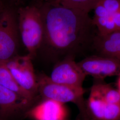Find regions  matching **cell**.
I'll list each match as a JSON object with an SVG mask.
<instances>
[{
  "instance_id": "obj_8",
  "label": "cell",
  "mask_w": 120,
  "mask_h": 120,
  "mask_svg": "<svg viewBox=\"0 0 120 120\" xmlns=\"http://www.w3.org/2000/svg\"><path fill=\"white\" fill-rule=\"evenodd\" d=\"M86 76L104 79L120 75V62L104 56L92 54L77 62Z\"/></svg>"
},
{
  "instance_id": "obj_3",
  "label": "cell",
  "mask_w": 120,
  "mask_h": 120,
  "mask_svg": "<svg viewBox=\"0 0 120 120\" xmlns=\"http://www.w3.org/2000/svg\"><path fill=\"white\" fill-rule=\"evenodd\" d=\"M20 40L16 9L6 6L0 14V62L18 55Z\"/></svg>"
},
{
  "instance_id": "obj_18",
  "label": "cell",
  "mask_w": 120,
  "mask_h": 120,
  "mask_svg": "<svg viewBox=\"0 0 120 120\" xmlns=\"http://www.w3.org/2000/svg\"><path fill=\"white\" fill-rule=\"evenodd\" d=\"M39 0L44 1V2H58L60 3L61 0Z\"/></svg>"
},
{
  "instance_id": "obj_4",
  "label": "cell",
  "mask_w": 120,
  "mask_h": 120,
  "mask_svg": "<svg viewBox=\"0 0 120 120\" xmlns=\"http://www.w3.org/2000/svg\"><path fill=\"white\" fill-rule=\"evenodd\" d=\"M38 97L41 99H50L60 103H73L83 109L85 108L83 87H75L52 82L49 76L41 74L37 76Z\"/></svg>"
},
{
  "instance_id": "obj_13",
  "label": "cell",
  "mask_w": 120,
  "mask_h": 120,
  "mask_svg": "<svg viewBox=\"0 0 120 120\" xmlns=\"http://www.w3.org/2000/svg\"><path fill=\"white\" fill-rule=\"evenodd\" d=\"M0 85L30 101L37 102L38 98L23 90L15 81L4 62H0Z\"/></svg>"
},
{
  "instance_id": "obj_2",
  "label": "cell",
  "mask_w": 120,
  "mask_h": 120,
  "mask_svg": "<svg viewBox=\"0 0 120 120\" xmlns=\"http://www.w3.org/2000/svg\"><path fill=\"white\" fill-rule=\"evenodd\" d=\"M17 23L21 40L34 59L42 43L43 23L37 1L16 9Z\"/></svg>"
},
{
  "instance_id": "obj_1",
  "label": "cell",
  "mask_w": 120,
  "mask_h": 120,
  "mask_svg": "<svg viewBox=\"0 0 120 120\" xmlns=\"http://www.w3.org/2000/svg\"><path fill=\"white\" fill-rule=\"evenodd\" d=\"M43 23L42 43L38 54L56 62L93 52L98 34L89 13L56 2L37 0Z\"/></svg>"
},
{
  "instance_id": "obj_16",
  "label": "cell",
  "mask_w": 120,
  "mask_h": 120,
  "mask_svg": "<svg viewBox=\"0 0 120 120\" xmlns=\"http://www.w3.org/2000/svg\"><path fill=\"white\" fill-rule=\"evenodd\" d=\"M6 6L17 9V8L26 5L29 0H6Z\"/></svg>"
},
{
  "instance_id": "obj_20",
  "label": "cell",
  "mask_w": 120,
  "mask_h": 120,
  "mask_svg": "<svg viewBox=\"0 0 120 120\" xmlns=\"http://www.w3.org/2000/svg\"><path fill=\"white\" fill-rule=\"evenodd\" d=\"M94 120V119H86V120Z\"/></svg>"
},
{
  "instance_id": "obj_6",
  "label": "cell",
  "mask_w": 120,
  "mask_h": 120,
  "mask_svg": "<svg viewBox=\"0 0 120 120\" xmlns=\"http://www.w3.org/2000/svg\"><path fill=\"white\" fill-rule=\"evenodd\" d=\"M36 103L0 85V120H17L26 116Z\"/></svg>"
},
{
  "instance_id": "obj_15",
  "label": "cell",
  "mask_w": 120,
  "mask_h": 120,
  "mask_svg": "<svg viewBox=\"0 0 120 120\" xmlns=\"http://www.w3.org/2000/svg\"><path fill=\"white\" fill-rule=\"evenodd\" d=\"M101 0H61L60 3L66 7L78 9L87 13L93 10Z\"/></svg>"
},
{
  "instance_id": "obj_7",
  "label": "cell",
  "mask_w": 120,
  "mask_h": 120,
  "mask_svg": "<svg viewBox=\"0 0 120 120\" xmlns=\"http://www.w3.org/2000/svg\"><path fill=\"white\" fill-rule=\"evenodd\" d=\"M86 77L75 58L68 56L56 62L49 77L52 82L57 84L83 87Z\"/></svg>"
},
{
  "instance_id": "obj_12",
  "label": "cell",
  "mask_w": 120,
  "mask_h": 120,
  "mask_svg": "<svg viewBox=\"0 0 120 120\" xmlns=\"http://www.w3.org/2000/svg\"><path fill=\"white\" fill-rule=\"evenodd\" d=\"M93 10L92 20L98 34L105 35L120 30V12H108L98 4Z\"/></svg>"
},
{
  "instance_id": "obj_19",
  "label": "cell",
  "mask_w": 120,
  "mask_h": 120,
  "mask_svg": "<svg viewBox=\"0 0 120 120\" xmlns=\"http://www.w3.org/2000/svg\"><path fill=\"white\" fill-rule=\"evenodd\" d=\"M117 87H118V90L120 94V75L119 76V77L118 78V80H117Z\"/></svg>"
},
{
  "instance_id": "obj_14",
  "label": "cell",
  "mask_w": 120,
  "mask_h": 120,
  "mask_svg": "<svg viewBox=\"0 0 120 120\" xmlns=\"http://www.w3.org/2000/svg\"><path fill=\"white\" fill-rule=\"evenodd\" d=\"M108 103L120 105V94L118 90L102 83L93 85L91 90Z\"/></svg>"
},
{
  "instance_id": "obj_11",
  "label": "cell",
  "mask_w": 120,
  "mask_h": 120,
  "mask_svg": "<svg viewBox=\"0 0 120 120\" xmlns=\"http://www.w3.org/2000/svg\"><path fill=\"white\" fill-rule=\"evenodd\" d=\"M93 54L113 58L120 62V30L105 35H97Z\"/></svg>"
},
{
  "instance_id": "obj_17",
  "label": "cell",
  "mask_w": 120,
  "mask_h": 120,
  "mask_svg": "<svg viewBox=\"0 0 120 120\" xmlns=\"http://www.w3.org/2000/svg\"><path fill=\"white\" fill-rule=\"evenodd\" d=\"M5 7H6V5H4V4L3 3V2L1 0H0V14L3 12Z\"/></svg>"
},
{
  "instance_id": "obj_5",
  "label": "cell",
  "mask_w": 120,
  "mask_h": 120,
  "mask_svg": "<svg viewBox=\"0 0 120 120\" xmlns=\"http://www.w3.org/2000/svg\"><path fill=\"white\" fill-rule=\"evenodd\" d=\"M33 60L28 54L17 55L4 63L19 86L38 98L37 76L35 73Z\"/></svg>"
},
{
  "instance_id": "obj_9",
  "label": "cell",
  "mask_w": 120,
  "mask_h": 120,
  "mask_svg": "<svg viewBox=\"0 0 120 120\" xmlns=\"http://www.w3.org/2000/svg\"><path fill=\"white\" fill-rule=\"evenodd\" d=\"M67 115L64 104L50 99H41L28 111L26 116L33 120H64Z\"/></svg>"
},
{
  "instance_id": "obj_10",
  "label": "cell",
  "mask_w": 120,
  "mask_h": 120,
  "mask_svg": "<svg viewBox=\"0 0 120 120\" xmlns=\"http://www.w3.org/2000/svg\"><path fill=\"white\" fill-rule=\"evenodd\" d=\"M87 108L95 120H120V105L105 101L90 91Z\"/></svg>"
}]
</instances>
